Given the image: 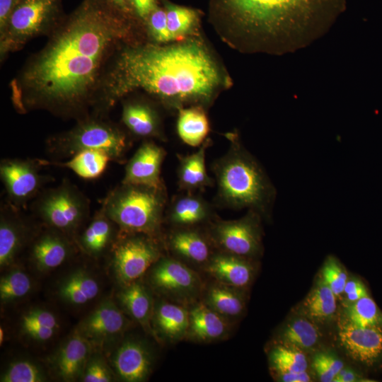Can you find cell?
I'll return each instance as SVG.
<instances>
[{
	"mask_svg": "<svg viewBox=\"0 0 382 382\" xmlns=\"http://www.w3.org/2000/svg\"><path fill=\"white\" fill-rule=\"evenodd\" d=\"M123 33L121 23L109 12L91 4L79 10L23 71L22 90L15 98L19 108L82 115L105 61Z\"/></svg>",
	"mask_w": 382,
	"mask_h": 382,
	"instance_id": "obj_1",
	"label": "cell"
},
{
	"mask_svg": "<svg viewBox=\"0 0 382 382\" xmlns=\"http://www.w3.org/2000/svg\"><path fill=\"white\" fill-rule=\"evenodd\" d=\"M218 65L201 44L187 42L127 48L108 81L106 100L141 88L166 102H207L223 83Z\"/></svg>",
	"mask_w": 382,
	"mask_h": 382,
	"instance_id": "obj_2",
	"label": "cell"
},
{
	"mask_svg": "<svg viewBox=\"0 0 382 382\" xmlns=\"http://www.w3.org/2000/svg\"><path fill=\"white\" fill-rule=\"evenodd\" d=\"M347 8V0H219L231 33L248 52L284 54L323 37Z\"/></svg>",
	"mask_w": 382,
	"mask_h": 382,
	"instance_id": "obj_3",
	"label": "cell"
},
{
	"mask_svg": "<svg viewBox=\"0 0 382 382\" xmlns=\"http://www.w3.org/2000/svg\"><path fill=\"white\" fill-rule=\"evenodd\" d=\"M228 139V150L212 166L217 187L216 201L228 208H246L267 217L276 196L275 189L260 163L238 137L232 134Z\"/></svg>",
	"mask_w": 382,
	"mask_h": 382,
	"instance_id": "obj_4",
	"label": "cell"
},
{
	"mask_svg": "<svg viewBox=\"0 0 382 382\" xmlns=\"http://www.w3.org/2000/svg\"><path fill=\"white\" fill-rule=\"evenodd\" d=\"M167 202L165 185L121 183L108 193L100 208L120 232L141 233L156 238Z\"/></svg>",
	"mask_w": 382,
	"mask_h": 382,
	"instance_id": "obj_5",
	"label": "cell"
},
{
	"mask_svg": "<svg viewBox=\"0 0 382 382\" xmlns=\"http://www.w3.org/2000/svg\"><path fill=\"white\" fill-rule=\"evenodd\" d=\"M129 143L117 126L101 120L83 119L69 131L49 138L46 151L52 161L69 159L86 150L106 153L112 161L123 163Z\"/></svg>",
	"mask_w": 382,
	"mask_h": 382,
	"instance_id": "obj_6",
	"label": "cell"
},
{
	"mask_svg": "<svg viewBox=\"0 0 382 382\" xmlns=\"http://www.w3.org/2000/svg\"><path fill=\"white\" fill-rule=\"evenodd\" d=\"M30 209L50 228L74 234L87 221L90 200L68 178L43 189L30 203Z\"/></svg>",
	"mask_w": 382,
	"mask_h": 382,
	"instance_id": "obj_7",
	"label": "cell"
},
{
	"mask_svg": "<svg viewBox=\"0 0 382 382\" xmlns=\"http://www.w3.org/2000/svg\"><path fill=\"white\" fill-rule=\"evenodd\" d=\"M43 159L4 158L0 162V178L7 202L25 209L53 178L41 173Z\"/></svg>",
	"mask_w": 382,
	"mask_h": 382,
	"instance_id": "obj_8",
	"label": "cell"
},
{
	"mask_svg": "<svg viewBox=\"0 0 382 382\" xmlns=\"http://www.w3.org/2000/svg\"><path fill=\"white\" fill-rule=\"evenodd\" d=\"M253 210L241 219L231 221L214 219L210 221L209 236L221 251L243 257L257 255L261 249L260 219Z\"/></svg>",
	"mask_w": 382,
	"mask_h": 382,
	"instance_id": "obj_9",
	"label": "cell"
},
{
	"mask_svg": "<svg viewBox=\"0 0 382 382\" xmlns=\"http://www.w3.org/2000/svg\"><path fill=\"white\" fill-rule=\"evenodd\" d=\"M113 246L112 262L118 278L129 284L138 279L161 258L156 237L141 233H123Z\"/></svg>",
	"mask_w": 382,
	"mask_h": 382,
	"instance_id": "obj_10",
	"label": "cell"
},
{
	"mask_svg": "<svg viewBox=\"0 0 382 382\" xmlns=\"http://www.w3.org/2000/svg\"><path fill=\"white\" fill-rule=\"evenodd\" d=\"M54 11L55 0H21L13 8L2 32L1 49L16 48L45 31Z\"/></svg>",
	"mask_w": 382,
	"mask_h": 382,
	"instance_id": "obj_11",
	"label": "cell"
},
{
	"mask_svg": "<svg viewBox=\"0 0 382 382\" xmlns=\"http://www.w3.org/2000/svg\"><path fill=\"white\" fill-rule=\"evenodd\" d=\"M153 284L174 298L188 299L199 291L197 274L183 262L169 257L160 258L152 270Z\"/></svg>",
	"mask_w": 382,
	"mask_h": 382,
	"instance_id": "obj_12",
	"label": "cell"
},
{
	"mask_svg": "<svg viewBox=\"0 0 382 382\" xmlns=\"http://www.w3.org/2000/svg\"><path fill=\"white\" fill-rule=\"evenodd\" d=\"M166 152L152 141H144L125 166L121 183L152 187L164 185L161 177Z\"/></svg>",
	"mask_w": 382,
	"mask_h": 382,
	"instance_id": "obj_13",
	"label": "cell"
},
{
	"mask_svg": "<svg viewBox=\"0 0 382 382\" xmlns=\"http://www.w3.org/2000/svg\"><path fill=\"white\" fill-rule=\"evenodd\" d=\"M338 335L342 347L357 361L371 365L382 356V329L379 326L361 328L349 323Z\"/></svg>",
	"mask_w": 382,
	"mask_h": 382,
	"instance_id": "obj_14",
	"label": "cell"
},
{
	"mask_svg": "<svg viewBox=\"0 0 382 382\" xmlns=\"http://www.w3.org/2000/svg\"><path fill=\"white\" fill-rule=\"evenodd\" d=\"M166 218L178 228L192 227L213 219V207L197 192L183 191L166 207Z\"/></svg>",
	"mask_w": 382,
	"mask_h": 382,
	"instance_id": "obj_15",
	"label": "cell"
},
{
	"mask_svg": "<svg viewBox=\"0 0 382 382\" xmlns=\"http://www.w3.org/2000/svg\"><path fill=\"white\" fill-rule=\"evenodd\" d=\"M0 212V265L13 262L25 238V227L21 211L8 202L1 203Z\"/></svg>",
	"mask_w": 382,
	"mask_h": 382,
	"instance_id": "obj_16",
	"label": "cell"
},
{
	"mask_svg": "<svg viewBox=\"0 0 382 382\" xmlns=\"http://www.w3.org/2000/svg\"><path fill=\"white\" fill-rule=\"evenodd\" d=\"M206 270L219 283L237 289L248 286L253 274V265L247 258L222 251L211 257Z\"/></svg>",
	"mask_w": 382,
	"mask_h": 382,
	"instance_id": "obj_17",
	"label": "cell"
},
{
	"mask_svg": "<svg viewBox=\"0 0 382 382\" xmlns=\"http://www.w3.org/2000/svg\"><path fill=\"white\" fill-rule=\"evenodd\" d=\"M115 368L121 378L128 382L144 381L151 369V356L141 342L129 340L124 342L114 357Z\"/></svg>",
	"mask_w": 382,
	"mask_h": 382,
	"instance_id": "obj_18",
	"label": "cell"
},
{
	"mask_svg": "<svg viewBox=\"0 0 382 382\" xmlns=\"http://www.w3.org/2000/svg\"><path fill=\"white\" fill-rule=\"evenodd\" d=\"M209 146V141L206 139L196 152L185 156L177 155L178 185L183 191H202L214 184L206 168L205 156Z\"/></svg>",
	"mask_w": 382,
	"mask_h": 382,
	"instance_id": "obj_19",
	"label": "cell"
},
{
	"mask_svg": "<svg viewBox=\"0 0 382 382\" xmlns=\"http://www.w3.org/2000/svg\"><path fill=\"white\" fill-rule=\"evenodd\" d=\"M209 242H212L209 236L207 238L192 227L178 228L168 238L169 248L174 253L197 264H207L214 255Z\"/></svg>",
	"mask_w": 382,
	"mask_h": 382,
	"instance_id": "obj_20",
	"label": "cell"
},
{
	"mask_svg": "<svg viewBox=\"0 0 382 382\" xmlns=\"http://www.w3.org/2000/svg\"><path fill=\"white\" fill-rule=\"evenodd\" d=\"M71 245L65 234L50 228L34 243L31 256L41 270H50L61 265L70 253Z\"/></svg>",
	"mask_w": 382,
	"mask_h": 382,
	"instance_id": "obj_21",
	"label": "cell"
},
{
	"mask_svg": "<svg viewBox=\"0 0 382 382\" xmlns=\"http://www.w3.org/2000/svg\"><path fill=\"white\" fill-rule=\"evenodd\" d=\"M125 323L120 310L112 301H105L83 320L81 330L84 337L100 340L118 334Z\"/></svg>",
	"mask_w": 382,
	"mask_h": 382,
	"instance_id": "obj_22",
	"label": "cell"
},
{
	"mask_svg": "<svg viewBox=\"0 0 382 382\" xmlns=\"http://www.w3.org/2000/svg\"><path fill=\"white\" fill-rule=\"evenodd\" d=\"M228 325L224 317L204 303L196 305L189 311L187 334L195 340L210 342L224 337Z\"/></svg>",
	"mask_w": 382,
	"mask_h": 382,
	"instance_id": "obj_23",
	"label": "cell"
},
{
	"mask_svg": "<svg viewBox=\"0 0 382 382\" xmlns=\"http://www.w3.org/2000/svg\"><path fill=\"white\" fill-rule=\"evenodd\" d=\"M110 157L105 152L98 150L81 151L65 161L43 159L45 166H54L73 171L84 180H95L100 177L108 166Z\"/></svg>",
	"mask_w": 382,
	"mask_h": 382,
	"instance_id": "obj_24",
	"label": "cell"
},
{
	"mask_svg": "<svg viewBox=\"0 0 382 382\" xmlns=\"http://www.w3.org/2000/svg\"><path fill=\"white\" fill-rule=\"evenodd\" d=\"M89 345L86 337L79 333L72 336L61 348L56 360L59 375L65 381L77 378L88 358Z\"/></svg>",
	"mask_w": 382,
	"mask_h": 382,
	"instance_id": "obj_25",
	"label": "cell"
},
{
	"mask_svg": "<svg viewBox=\"0 0 382 382\" xmlns=\"http://www.w3.org/2000/svg\"><path fill=\"white\" fill-rule=\"evenodd\" d=\"M116 226L100 208L80 235L81 248L92 255L102 253L112 241Z\"/></svg>",
	"mask_w": 382,
	"mask_h": 382,
	"instance_id": "obj_26",
	"label": "cell"
},
{
	"mask_svg": "<svg viewBox=\"0 0 382 382\" xmlns=\"http://www.w3.org/2000/svg\"><path fill=\"white\" fill-rule=\"evenodd\" d=\"M122 122L134 135L141 137H158L159 121L155 111L144 103H127L124 105Z\"/></svg>",
	"mask_w": 382,
	"mask_h": 382,
	"instance_id": "obj_27",
	"label": "cell"
},
{
	"mask_svg": "<svg viewBox=\"0 0 382 382\" xmlns=\"http://www.w3.org/2000/svg\"><path fill=\"white\" fill-rule=\"evenodd\" d=\"M154 318L158 330L169 340H180L187 333L189 311L179 305L161 303L155 311Z\"/></svg>",
	"mask_w": 382,
	"mask_h": 382,
	"instance_id": "obj_28",
	"label": "cell"
},
{
	"mask_svg": "<svg viewBox=\"0 0 382 382\" xmlns=\"http://www.w3.org/2000/svg\"><path fill=\"white\" fill-rule=\"evenodd\" d=\"M180 139L190 146H199L206 140L209 125L206 114L201 108L180 109L177 122Z\"/></svg>",
	"mask_w": 382,
	"mask_h": 382,
	"instance_id": "obj_29",
	"label": "cell"
},
{
	"mask_svg": "<svg viewBox=\"0 0 382 382\" xmlns=\"http://www.w3.org/2000/svg\"><path fill=\"white\" fill-rule=\"evenodd\" d=\"M237 288L221 283L209 288L205 304L224 317H236L243 311L245 301Z\"/></svg>",
	"mask_w": 382,
	"mask_h": 382,
	"instance_id": "obj_30",
	"label": "cell"
},
{
	"mask_svg": "<svg viewBox=\"0 0 382 382\" xmlns=\"http://www.w3.org/2000/svg\"><path fill=\"white\" fill-rule=\"evenodd\" d=\"M99 291L98 282L84 271H76L68 277L59 287V296L75 305L94 299Z\"/></svg>",
	"mask_w": 382,
	"mask_h": 382,
	"instance_id": "obj_31",
	"label": "cell"
},
{
	"mask_svg": "<svg viewBox=\"0 0 382 382\" xmlns=\"http://www.w3.org/2000/svg\"><path fill=\"white\" fill-rule=\"evenodd\" d=\"M119 296L130 316L143 325H147L152 311V301L145 286L133 282L127 285Z\"/></svg>",
	"mask_w": 382,
	"mask_h": 382,
	"instance_id": "obj_32",
	"label": "cell"
},
{
	"mask_svg": "<svg viewBox=\"0 0 382 382\" xmlns=\"http://www.w3.org/2000/svg\"><path fill=\"white\" fill-rule=\"evenodd\" d=\"M303 307L310 317L323 320L332 316L336 310V296L323 281L306 297Z\"/></svg>",
	"mask_w": 382,
	"mask_h": 382,
	"instance_id": "obj_33",
	"label": "cell"
},
{
	"mask_svg": "<svg viewBox=\"0 0 382 382\" xmlns=\"http://www.w3.org/2000/svg\"><path fill=\"white\" fill-rule=\"evenodd\" d=\"M283 339L290 346L299 349H306L318 343L320 332L316 325L309 320L298 318L286 326L283 333Z\"/></svg>",
	"mask_w": 382,
	"mask_h": 382,
	"instance_id": "obj_34",
	"label": "cell"
},
{
	"mask_svg": "<svg viewBox=\"0 0 382 382\" xmlns=\"http://www.w3.org/2000/svg\"><path fill=\"white\" fill-rule=\"evenodd\" d=\"M270 361L278 375L306 371L308 362L301 349L292 346H277L271 352Z\"/></svg>",
	"mask_w": 382,
	"mask_h": 382,
	"instance_id": "obj_35",
	"label": "cell"
},
{
	"mask_svg": "<svg viewBox=\"0 0 382 382\" xmlns=\"http://www.w3.org/2000/svg\"><path fill=\"white\" fill-rule=\"evenodd\" d=\"M347 313L349 323L361 328L378 326L381 320L376 303L368 295L353 302Z\"/></svg>",
	"mask_w": 382,
	"mask_h": 382,
	"instance_id": "obj_36",
	"label": "cell"
},
{
	"mask_svg": "<svg viewBox=\"0 0 382 382\" xmlns=\"http://www.w3.org/2000/svg\"><path fill=\"white\" fill-rule=\"evenodd\" d=\"M166 12L172 40L188 33L197 20L196 11L185 7L168 5Z\"/></svg>",
	"mask_w": 382,
	"mask_h": 382,
	"instance_id": "obj_37",
	"label": "cell"
},
{
	"mask_svg": "<svg viewBox=\"0 0 382 382\" xmlns=\"http://www.w3.org/2000/svg\"><path fill=\"white\" fill-rule=\"evenodd\" d=\"M31 289L29 277L21 270H13L0 281V298L9 301L25 296Z\"/></svg>",
	"mask_w": 382,
	"mask_h": 382,
	"instance_id": "obj_38",
	"label": "cell"
},
{
	"mask_svg": "<svg viewBox=\"0 0 382 382\" xmlns=\"http://www.w3.org/2000/svg\"><path fill=\"white\" fill-rule=\"evenodd\" d=\"M45 379L40 369L28 361L12 363L1 378L2 382H40Z\"/></svg>",
	"mask_w": 382,
	"mask_h": 382,
	"instance_id": "obj_39",
	"label": "cell"
},
{
	"mask_svg": "<svg viewBox=\"0 0 382 382\" xmlns=\"http://www.w3.org/2000/svg\"><path fill=\"white\" fill-rule=\"evenodd\" d=\"M322 277L323 282L330 288L336 296L344 292L347 275L335 257H329L325 262L322 268Z\"/></svg>",
	"mask_w": 382,
	"mask_h": 382,
	"instance_id": "obj_40",
	"label": "cell"
},
{
	"mask_svg": "<svg viewBox=\"0 0 382 382\" xmlns=\"http://www.w3.org/2000/svg\"><path fill=\"white\" fill-rule=\"evenodd\" d=\"M313 366L320 381L332 382L337 374L343 368V363L331 355L320 353L314 357Z\"/></svg>",
	"mask_w": 382,
	"mask_h": 382,
	"instance_id": "obj_41",
	"label": "cell"
},
{
	"mask_svg": "<svg viewBox=\"0 0 382 382\" xmlns=\"http://www.w3.org/2000/svg\"><path fill=\"white\" fill-rule=\"evenodd\" d=\"M149 25L151 34L158 42L172 40L167 24L166 12L156 8L149 17Z\"/></svg>",
	"mask_w": 382,
	"mask_h": 382,
	"instance_id": "obj_42",
	"label": "cell"
},
{
	"mask_svg": "<svg viewBox=\"0 0 382 382\" xmlns=\"http://www.w3.org/2000/svg\"><path fill=\"white\" fill-rule=\"evenodd\" d=\"M22 327L37 325L57 329L56 317L50 311L43 309H34L25 313L22 318Z\"/></svg>",
	"mask_w": 382,
	"mask_h": 382,
	"instance_id": "obj_43",
	"label": "cell"
},
{
	"mask_svg": "<svg viewBox=\"0 0 382 382\" xmlns=\"http://www.w3.org/2000/svg\"><path fill=\"white\" fill-rule=\"evenodd\" d=\"M83 379L85 382H109L112 377L105 363L95 358L88 364Z\"/></svg>",
	"mask_w": 382,
	"mask_h": 382,
	"instance_id": "obj_44",
	"label": "cell"
},
{
	"mask_svg": "<svg viewBox=\"0 0 382 382\" xmlns=\"http://www.w3.org/2000/svg\"><path fill=\"white\" fill-rule=\"evenodd\" d=\"M23 329L30 337L40 341H45L50 339L56 330L50 327L37 325L28 326Z\"/></svg>",
	"mask_w": 382,
	"mask_h": 382,
	"instance_id": "obj_45",
	"label": "cell"
},
{
	"mask_svg": "<svg viewBox=\"0 0 382 382\" xmlns=\"http://www.w3.org/2000/svg\"><path fill=\"white\" fill-rule=\"evenodd\" d=\"M17 0H0V24L1 31H4L8 20L18 3Z\"/></svg>",
	"mask_w": 382,
	"mask_h": 382,
	"instance_id": "obj_46",
	"label": "cell"
},
{
	"mask_svg": "<svg viewBox=\"0 0 382 382\" xmlns=\"http://www.w3.org/2000/svg\"><path fill=\"white\" fill-rule=\"evenodd\" d=\"M139 16L147 17L156 8L155 0H131Z\"/></svg>",
	"mask_w": 382,
	"mask_h": 382,
	"instance_id": "obj_47",
	"label": "cell"
},
{
	"mask_svg": "<svg viewBox=\"0 0 382 382\" xmlns=\"http://www.w3.org/2000/svg\"><path fill=\"white\" fill-rule=\"evenodd\" d=\"M281 381L284 382H308L311 378L306 371L297 373H287L279 375Z\"/></svg>",
	"mask_w": 382,
	"mask_h": 382,
	"instance_id": "obj_48",
	"label": "cell"
},
{
	"mask_svg": "<svg viewBox=\"0 0 382 382\" xmlns=\"http://www.w3.org/2000/svg\"><path fill=\"white\" fill-rule=\"evenodd\" d=\"M357 381L356 374L347 368H342L335 376L334 382H354Z\"/></svg>",
	"mask_w": 382,
	"mask_h": 382,
	"instance_id": "obj_49",
	"label": "cell"
},
{
	"mask_svg": "<svg viewBox=\"0 0 382 382\" xmlns=\"http://www.w3.org/2000/svg\"><path fill=\"white\" fill-rule=\"evenodd\" d=\"M364 285L359 281L358 280H347L346 284H345V290H344V293L345 294H350V293H352L362 287H364Z\"/></svg>",
	"mask_w": 382,
	"mask_h": 382,
	"instance_id": "obj_50",
	"label": "cell"
},
{
	"mask_svg": "<svg viewBox=\"0 0 382 382\" xmlns=\"http://www.w3.org/2000/svg\"><path fill=\"white\" fill-rule=\"evenodd\" d=\"M367 295H368V293L365 286L352 293L346 294L348 301L352 302V303Z\"/></svg>",
	"mask_w": 382,
	"mask_h": 382,
	"instance_id": "obj_51",
	"label": "cell"
},
{
	"mask_svg": "<svg viewBox=\"0 0 382 382\" xmlns=\"http://www.w3.org/2000/svg\"><path fill=\"white\" fill-rule=\"evenodd\" d=\"M112 1L115 4L118 6L122 9H127V1L126 0H110Z\"/></svg>",
	"mask_w": 382,
	"mask_h": 382,
	"instance_id": "obj_52",
	"label": "cell"
},
{
	"mask_svg": "<svg viewBox=\"0 0 382 382\" xmlns=\"http://www.w3.org/2000/svg\"><path fill=\"white\" fill-rule=\"evenodd\" d=\"M4 330L1 328V329H0V341H1V344L2 343V341L4 340Z\"/></svg>",
	"mask_w": 382,
	"mask_h": 382,
	"instance_id": "obj_53",
	"label": "cell"
}]
</instances>
